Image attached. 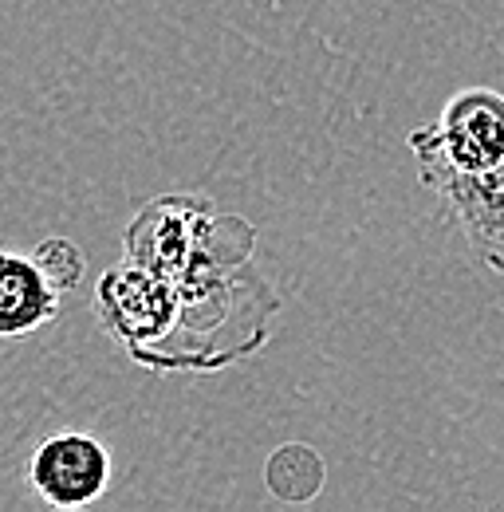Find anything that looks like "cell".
<instances>
[{
	"instance_id": "obj_8",
	"label": "cell",
	"mask_w": 504,
	"mask_h": 512,
	"mask_svg": "<svg viewBox=\"0 0 504 512\" xmlns=\"http://www.w3.org/2000/svg\"><path fill=\"white\" fill-rule=\"evenodd\" d=\"M32 256H36V264L44 268V276H48V280L60 288L63 296H67V292H75V288H79V280H83V272H87L83 249H79L75 241H67V237L40 241Z\"/></svg>"
},
{
	"instance_id": "obj_7",
	"label": "cell",
	"mask_w": 504,
	"mask_h": 512,
	"mask_svg": "<svg viewBox=\"0 0 504 512\" xmlns=\"http://www.w3.org/2000/svg\"><path fill=\"white\" fill-rule=\"evenodd\" d=\"M264 481L280 501H312L323 489V461L312 446H280L264 465Z\"/></svg>"
},
{
	"instance_id": "obj_3",
	"label": "cell",
	"mask_w": 504,
	"mask_h": 512,
	"mask_svg": "<svg viewBox=\"0 0 504 512\" xmlns=\"http://www.w3.org/2000/svg\"><path fill=\"white\" fill-rule=\"evenodd\" d=\"M95 312L107 327V335L142 367L170 339L178 323V296L170 280H162L158 272L123 256L115 268L99 276Z\"/></svg>"
},
{
	"instance_id": "obj_4",
	"label": "cell",
	"mask_w": 504,
	"mask_h": 512,
	"mask_svg": "<svg viewBox=\"0 0 504 512\" xmlns=\"http://www.w3.org/2000/svg\"><path fill=\"white\" fill-rule=\"evenodd\" d=\"M418 178L438 197L445 221L465 237L469 253L504 276V162L489 174H453L438 162H418Z\"/></svg>"
},
{
	"instance_id": "obj_1",
	"label": "cell",
	"mask_w": 504,
	"mask_h": 512,
	"mask_svg": "<svg viewBox=\"0 0 504 512\" xmlns=\"http://www.w3.org/2000/svg\"><path fill=\"white\" fill-rule=\"evenodd\" d=\"M123 256L170 280L178 323L142 363L158 375H209L272 339L280 296L256 272V229L201 193L150 201L123 233Z\"/></svg>"
},
{
	"instance_id": "obj_2",
	"label": "cell",
	"mask_w": 504,
	"mask_h": 512,
	"mask_svg": "<svg viewBox=\"0 0 504 512\" xmlns=\"http://www.w3.org/2000/svg\"><path fill=\"white\" fill-rule=\"evenodd\" d=\"M414 162H438L453 174H489L504 162V95L465 87L449 95L441 115L406 138Z\"/></svg>"
},
{
	"instance_id": "obj_6",
	"label": "cell",
	"mask_w": 504,
	"mask_h": 512,
	"mask_svg": "<svg viewBox=\"0 0 504 512\" xmlns=\"http://www.w3.org/2000/svg\"><path fill=\"white\" fill-rule=\"evenodd\" d=\"M63 292L44 276L36 256L0 253V339H24L60 316Z\"/></svg>"
},
{
	"instance_id": "obj_5",
	"label": "cell",
	"mask_w": 504,
	"mask_h": 512,
	"mask_svg": "<svg viewBox=\"0 0 504 512\" xmlns=\"http://www.w3.org/2000/svg\"><path fill=\"white\" fill-rule=\"evenodd\" d=\"M111 449L83 430L44 438L28 461V485L48 509H87L111 489Z\"/></svg>"
}]
</instances>
